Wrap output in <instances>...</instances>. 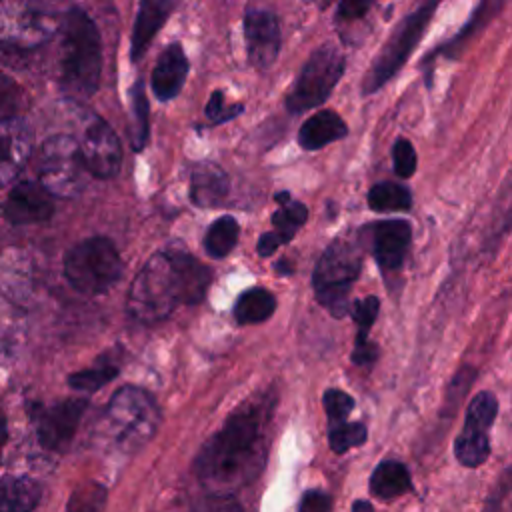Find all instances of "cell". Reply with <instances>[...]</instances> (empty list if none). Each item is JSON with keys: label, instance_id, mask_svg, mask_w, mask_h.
Returning <instances> with one entry per match:
<instances>
[{"label": "cell", "instance_id": "603a6c76", "mask_svg": "<svg viewBox=\"0 0 512 512\" xmlns=\"http://www.w3.org/2000/svg\"><path fill=\"white\" fill-rule=\"evenodd\" d=\"M276 298L264 288H250L236 300L234 318L238 324H258L272 316Z\"/></svg>", "mask_w": 512, "mask_h": 512}, {"label": "cell", "instance_id": "6da1fadb", "mask_svg": "<svg viewBox=\"0 0 512 512\" xmlns=\"http://www.w3.org/2000/svg\"><path fill=\"white\" fill-rule=\"evenodd\" d=\"M270 416V398L254 396L206 440L194 460V472L210 494H234L260 474L268 454Z\"/></svg>", "mask_w": 512, "mask_h": 512}, {"label": "cell", "instance_id": "4fadbf2b", "mask_svg": "<svg viewBox=\"0 0 512 512\" xmlns=\"http://www.w3.org/2000/svg\"><path fill=\"white\" fill-rule=\"evenodd\" d=\"M2 206L14 224L42 222L54 212L52 196L38 180H14L2 196Z\"/></svg>", "mask_w": 512, "mask_h": 512}, {"label": "cell", "instance_id": "cb8c5ba5", "mask_svg": "<svg viewBox=\"0 0 512 512\" xmlns=\"http://www.w3.org/2000/svg\"><path fill=\"white\" fill-rule=\"evenodd\" d=\"M454 454H456L458 462L468 468H476V466L484 464L490 454L488 432L464 426L454 442Z\"/></svg>", "mask_w": 512, "mask_h": 512}, {"label": "cell", "instance_id": "7c38bea8", "mask_svg": "<svg viewBox=\"0 0 512 512\" xmlns=\"http://www.w3.org/2000/svg\"><path fill=\"white\" fill-rule=\"evenodd\" d=\"M34 146L30 126L18 116L0 118V202L8 186L18 180Z\"/></svg>", "mask_w": 512, "mask_h": 512}, {"label": "cell", "instance_id": "8fae6325", "mask_svg": "<svg viewBox=\"0 0 512 512\" xmlns=\"http://www.w3.org/2000/svg\"><path fill=\"white\" fill-rule=\"evenodd\" d=\"M84 166L90 176L112 178L122 164V146L116 132L98 116H92L78 142Z\"/></svg>", "mask_w": 512, "mask_h": 512}, {"label": "cell", "instance_id": "1f68e13d", "mask_svg": "<svg viewBox=\"0 0 512 512\" xmlns=\"http://www.w3.org/2000/svg\"><path fill=\"white\" fill-rule=\"evenodd\" d=\"M104 504L106 490L100 484H86L70 496L66 512H102Z\"/></svg>", "mask_w": 512, "mask_h": 512}, {"label": "cell", "instance_id": "74e56055", "mask_svg": "<svg viewBox=\"0 0 512 512\" xmlns=\"http://www.w3.org/2000/svg\"><path fill=\"white\" fill-rule=\"evenodd\" d=\"M16 104H18V90H16V86L8 78L0 76V118L14 116Z\"/></svg>", "mask_w": 512, "mask_h": 512}, {"label": "cell", "instance_id": "f1b7e54d", "mask_svg": "<svg viewBox=\"0 0 512 512\" xmlns=\"http://www.w3.org/2000/svg\"><path fill=\"white\" fill-rule=\"evenodd\" d=\"M306 214H308V210H306L304 204L288 200L286 204L280 206V210H276V212L272 214L274 232H278L284 242L292 240V236L296 234V230L306 222Z\"/></svg>", "mask_w": 512, "mask_h": 512}, {"label": "cell", "instance_id": "8d00e7d4", "mask_svg": "<svg viewBox=\"0 0 512 512\" xmlns=\"http://www.w3.org/2000/svg\"><path fill=\"white\" fill-rule=\"evenodd\" d=\"M190 512H242L234 494H208Z\"/></svg>", "mask_w": 512, "mask_h": 512}, {"label": "cell", "instance_id": "8992f818", "mask_svg": "<svg viewBox=\"0 0 512 512\" xmlns=\"http://www.w3.org/2000/svg\"><path fill=\"white\" fill-rule=\"evenodd\" d=\"M106 424L122 450L138 452L156 434L160 410L148 392L124 386L108 402Z\"/></svg>", "mask_w": 512, "mask_h": 512}, {"label": "cell", "instance_id": "30bf717a", "mask_svg": "<svg viewBox=\"0 0 512 512\" xmlns=\"http://www.w3.org/2000/svg\"><path fill=\"white\" fill-rule=\"evenodd\" d=\"M344 72V56L332 46L316 48L304 62L292 90L286 96V108L292 114L312 110L328 100Z\"/></svg>", "mask_w": 512, "mask_h": 512}, {"label": "cell", "instance_id": "d4e9b609", "mask_svg": "<svg viewBox=\"0 0 512 512\" xmlns=\"http://www.w3.org/2000/svg\"><path fill=\"white\" fill-rule=\"evenodd\" d=\"M502 4L504 0H480L478 8L474 10V14L470 16V20L466 22V26L454 36V40H450L446 46H444V54L448 56H454L458 50H462V46L474 36L478 34L486 24H490V20H494L498 16V12L502 10Z\"/></svg>", "mask_w": 512, "mask_h": 512}, {"label": "cell", "instance_id": "5bb4252c", "mask_svg": "<svg viewBox=\"0 0 512 512\" xmlns=\"http://www.w3.org/2000/svg\"><path fill=\"white\" fill-rule=\"evenodd\" d=\"M244 38L250 62L258 70H268L280 52V24L276 16L262 8H252L244 16Z\"/></svg>", "mask_w": 512, "mask_h": 512}, {"label": "cell", "instance_id": "5b68a950", "mask_svg": "<svg viewBox=\"0 0 512 512\" xmlns=\"http://www.w3.org/2000/svg\"><path fill=\"white\" fill-rule=\"evenodd\" d=\"M64 274L80 294H102L122 276V260L116 246L104 236H92L72 246L64 258Z\"/></svg>", "mask_w": 512, "mask_h": 512}, {"label": "cell", "instance_id": "836d02e7", "mask_svg": "<svg viewBox=\"0 0 512 512\" xmlns=\"http://www.w3.org/2000/svg\"><path fill=\"white\" fill-rule=\"evenodd\" d=\"M130 98H132V112H134V120H136V150H142V146H146L148 142V100L144 94V84L138 80L132 90H130Z\"/></svg>", "mask_w": 512, "mask_h": 512}, {"label": "cell", "instance_id": "d590c367", "mask_svg": "<svg viewBox=\"0 0 512 512\" xmlns=\"http://www.w3.org/2000/svg\"><path fill=\"white\" fill-rule=\"evenodd\" d=\"M392 160H394V172L400 178H410L416 170V152L412 144L406 138H398L392 148Z\"/></svg>", "mask_w": 512, "mask_h": 512}, {"label": "cell", "instance_id": "4dcf8cb0", "mask_svg": "<svg viewBox=\"0 0 512 512\" xmlns=\"http://www.w3.org/2000/svg\"><path fill=\"white\" fill-rule=\"evenodd\" d=\"M116 374H118L116 366L100 364V366H94V368H88L82 372H74L68 378V384L80 392H94V390L102 388L104 384H108L110 380H114Z\"/></svg>", "mask_w": 512, "mask_h": 512}, {"label": "cell", "instance_id": "d6986e66", "mask_svg": "<svg viewBox=\"0 0 512 512\" xmlns=\"http://www.w3.org/2000/svg\"><path fill=\"white\" fill-rule=\"evenodd\" d=\"M228 194V176L226 172L212 164L200 162L190 174V198L196 206L212 208L218 206Z\"/></svg>", "mask_w": 512, "mask_h": 512}, {"label": "cell", "instance_id": "4316f807", "mask_svg": "<svg viewBox=\"0 0 512 512\" xmlns=\"http://www.w3.org/2000/svg\"><path fill=\"white\" fill-rule=\"evenodd\" d=\"M412 196L408 188L394 182H380L368 192V206L376 212H398L408 210Z\"/></svg>", "mask_w": 512, "mask_h": 512}, {"label": "cell", "instance_id": "ba28073f", "mask_svg": "<svg viewBox=\"0 0 512 512\" xmlns=\"http://www.w3.org/2000/svg\"><path fill=\"white\" fill-rule=\"evenodd\" d=\"M438 0H430L418 10L410 12L398 26L392 30L388 40L382 44L378 56L374 58L370 70L364 76L362 92L372 94L378 88H382L410 58L416 44L422 40L434 12H436Z\"/></svg>", "mask_w": 512, "mask_h": 512}, {"label": "cell", "instance_id": "f35d334b", "mask_svg": "<svg viewBox=\"0 0 512 512\" xmlns=\"http://www.w3.org/2000/svg\"><path fill=\"white\" fill-rule=\"evenodd\" d=\"M298 512H330V496L320 490H308L302 496Z\"/></svg>", "mask_w": 512, "mask_h": 512}, {"label": "cell", "instance_id": "2e32d148", "mask_svg": "<svg viewBox=\"0 0 512 512\" xmlns=\"http://www.w3.org/2000/svg\"><path fill=\"white\" fill-rule=\"evenodd\" d=\"M410 236L412 230L406 220L378 222L372 232V254L376 262L386 270L398 268L408 250Z\"/></svg>", "mask_w": 512, "mask_h": 512}, {"label": "cell", "instance_id": "b9f144b4", "mask_svg": "<svg viewBox=\"0 0 512 512\" xmlns=\"http://www.w3.org/2000/svg\"><path fill=\"white\" fill-rule=\"evenodd\" d=\"M378 356V348L374 344H370L368 340L364 344H354L352 350V362L354 364H368Z\"/></svg>", "mask_w": 512, "mask_h": 512}, {"label": "cell", "instance_id": "f546056e", "mask_svg": "<svg viewBox=\"0 0 512 512\" xmlns=\"http://www.w3.org/2000/svg\"><path fill=\"white\" fill-rule=\"evenodd\" d=\"M328 440H330L332 452L344 454V452H348L350 448L364 444V440H366V426L360 424V422H352V424H350V422L344 420V422H340V424L330 426Z\"/></svg>", "mask_w": 512, "mask_h": 512}, {"label": "cell", "instance_id": "44dd1931", "mask_svg": "<svg viewBox=\"0 0 512 512\" xmlns=\"http://www.w3.org/2000/svg\"><path fill=\"white\" fill-rule=\"evenodd\" d=\"M40 500V486L26 476L0 478V512H32Z\"/></svg>", "mask_w": 512, "mask_h": 512}, {"label": "cell", "instance_id": "83f0119b", "mask_svg": "<svg viewBox=\"0 0 512 512\" xmlns=\"http://www.w3.org/2000/svg\"><path fill=\"white\" fill-rule=\"evenodd\" d=\"M496 414H498V400L494 398V394L492 392H480L468 404L464 426L488 432Z\"/></svg>", "mask_w": 512, "mask_h": 512}, {"label": "cell", "instance_id": "ac0fdd59", "mask_svg": "<svg viewBox=\"0 0 512 512\" xmlns=\"http://www.w3.org/2000/svg\"><path fill=\"white\" fill-rule=\"evenodd\" d=\"M170 10V0H140L130 40V56L134 62H138L146 54L156 32L164 26Z\"/></svg>", "mask_w": 512, "mask_h": 512}, {"label": "cell", "instance_id": "3957f363", "mask_svg": "<svg viewBox=\"0 0 512 512\" xmlns=\"http://www.w3.org/2000/svg\"><path fill=\"white\" fill-rule=\"evenodd\" d=\"M60 54H58V78L60 88L74 100L90 98L102 72V40L96 24L90 16L72 8L60 20Z\"/></svg>", "mask_w": 512, "mask_h": 512}, {"label": "cell", "instance_id": "e575fe53", "mask_svg": "<svg viewBox=\"0 0 512 512\" xmlns=\"http://www.w3.org/2000/svg\"><path fill=\"white\" fill-rule=\"evenodd\" d=\"M322 404H324V410H326V416L330 420V426L334 424H340L348 418L352 406H354V400L342 392V390H326L324 396H322Z\"/></svg>", "mask_w": 512, "mask_h": 512}, {"label": "cell", "instance_id": "e0dca14e", "mask_svg": "<svg viewBox=\"0 0 512 512\" xmlns=\"http://www.w3.org/2000/svg\"><path fill=\"white\" fill-rule=\"evenodd\" d=\"M188 76V58L180 44H170L162 50L152 70V92L158 100L178 96Z\"/></svg>", "mask_w": 512, "mask_h": 512}, {"label": "cell", "instance_id": "7a4b0ae2", "mask_svg": "<svg viewBox=\"0 0 512 512\" xmlns=\"http://www.w3.org/2000/svg\"><path fill=\"white\" fill-rule=\"evenodd\" d=\"M210 278V270L184 248L158 250L132 280L128 312L144 324L160 322L176 306L202 300Z\"/></svg>", "mask_w": 512, "mask_h": 512}, {"label": "cell", "instance_id": "f6af8a7d", "mask_svg": "<svg viewBox=\"0 0 512 512\" xmlns=\"http://www.w3.org/2000/svg\"><path fill=\"white\" fill-rule=\"evenodd\" d=\"M324 4H326V0H324Z\"/></svg>", "mask_w": 512, "mask_h": 512}, {"label": "cell", "instance_id": "52a82bcc", "mask_svg": "<svg viewBox=\"0 0 512 512\" xmlns=\"http://www.w3.org/2000/svg\"><path fill=\"white\" fill-rule=\"evenodd\" d=\"M362 256L354 242L336 240L320 256L312 284L318 302L336 318L344 316L350 308V290L360 274Z\"/></svg>", "mask_w": 512, "mask_h": 512}, {"label": "cell", "instance_id": "9c48e42d", "mask_svg": "<svg viewBox=\"0 0 512 512\" xmlns=\"http://www.w3.org/2000/svg\"><path fill=\"white\" fill-rule=\"evenodd\" d=\"M86 176L88 170L76 138L56 134L44 140L38 160V182L52 198L78 196L86 186Z\"/></svg>", "mask_w": 512, "mask_h": 512}, {"label": "cell", "instance_id": "ab89813d", "mask_svg": "<svg viewBox=\"0 0 512 512\" xmlns=\"http://www.w3.org/2000/svg\"><path fill=\"white\" fill-rule=\"evenodd\" d=\"M370 8V0H342L338 6V20H358Z\"/></svg>", "mask_w": 512, "mask_h": 512}, {"label": "cell", "instance_id": "ee69618b", "mask_svg": "<svg viewBox=\"0 0 512 512\" xmlns=\"http://www.w3.org/2000/svg\"><path fill=\"white\" fill-rule=\"evenodd\" d=\"M352 512H374V510H372V506H370L368 502H364V500H358V502H354V506H352Z\"/></svg>", "mask_w": 512, "mask_h": 512}, {"label": "cell", "instance_id": "d6a6232c", "mask_svg": "<svg viewBox=\"0 0 512 512\" xmlns=\"http://www.w3.org/2000/svg\"><path fill=\"white\" fill-rule=\"evenodd\" d=\"M378 308H380V300L376 296H366L362 300H356L348 310L354 318V322L358 324V334H356V344H364L368 340V330L374 324L376 316H378Z\"/></svg>", "mask_w": 512, "mask_h": 512}, {"label": "cell", "instance_id": "ffe728a7", "mask_svg": "<svg viewBox=\"0 0 512 512\" xmlns=\"http://www.w3.org/2000/svg\"><path fill=\"white\" fill-rule=\"evenodd\" d=\"M348 134L344 120L332 110H320L312 114L298 130V144L304 150H318L326 144L340 140Z\"/></svg>", "mask_w": 512, "mask_h": 512}, {"label": "cell", "instance_id": "277c9868", "mask_svg": "<svg viewBox=\"0 0 512 512\" xmlns=\"http://www.w3.org/2000/svg\"><path fill=\"white\" fill-rule=\"evenodd\" d=\"M60 22L44 6L32 2H8L0 10V58L16 66L26 52L42 46L58 30Z\"/></svg>", "mask_w": 512, "mask_h": 512}, {"label": "cell", "instance_id": "7bdbcfd3", "mask_svg": "<svg viewBox=\"0 0 512 512\" xmlns=\"http://www.w3.org/2000/svg\"><path fill=\"white\" fill-rule=\"evenodd\" d=\"M280 244H284V240L280 238L278 232H264L258 240V254L260 256H270Z\"/></svg>", "mask_w": 512, "mask_h": 512}, {"label": "cell", "instance_id": "60d3db41", "mask_svg": "<svg viewBox=\"0 0 512 512\" xmlns=\"http://www.w3.org/2000/svg\"><path fill=\"white\" fill-rule=\"evenodd\" d=\"M206 116L212 120V122H224V120H228V116L224 114V96H222V92H214L212 96H210V100H208V104H206Z\"/></svg>", "mask_w": 512, "mask_h": 512}, {"label": "cell", "instance_id": "484cf974", "mask_svg": "<svg viewBox=\"0 0 512 512\" xmlns=\"http://www.w3.org/2000/svg\"><path fill=\"white\" fill-rule=\"evenodd\" d=\"M240 226L234 216H220L210 224L204 236V248L212 258H224L236 246Z\"/></svg>", "mask_w": 512, "mask_h": 512}, {"label": "cell", "instance_id": "9a60e30c", "mask_svg": "<svg viewBox=\"0 0 512 512\" xmlns=\"http://www.w3.org/2000/svg\"><path fill=\"white\" fill-rule=\"evenodd\" d=\"M86 408L84 400L72 398L46 408L38 420V438L46 448L58 450L70 442Z\"/></svg>", "mask_w": 512, "mask_h": 512}, {"label": "cell", "instance_id": "7402d4cb", "mask_svg": "<svg viewBox=\"0 0 512 512\" xmlns=\"http://www.w3.org/2000/svg\"><path fill=\"white\" fill-rule=\"evenodd\" d=\"M370 490L374 496L390 500L410 490V474L404 464L396 460H384L376 466L370 478Z\"/></svg>", "mask_w": 512, "mask_h": 512}]
</instances>
